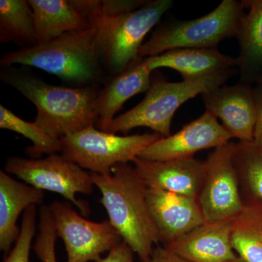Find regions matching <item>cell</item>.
Wrapping results in <instances>:
<instances>
[{
	"label": "cell",
	"instance_id": "6da1fadb",
	"mask_svg": "<svg viewBox=\"0 0 262 262\" xmlns=\"http://www.w3.org/2000/svg\"><path fill=\"white\" fill-rule=\"evenodd\" d=\"M91 175L110 223L141 262L146 261L161 238L148 205V188L134 165H119L110 174Z\"/></svg>",
	"mask_w": 262,
	"mask_h": 262
},
{
	"label": "cell",
	"instance_id": "7a4b0ae2",
	"mask_svg": "<svg viewBox=\"0 0 262 262\" xmlns=\"http://www.w3.org/2000/svg\"><path fill=\"white\" fill-rule=\"evenodd\" d=\"M2 79L35 105L34 122L53 137L61 139L97 123L96 90L53 85L15 70L3 72Z\"/></svg>",
	"mask_w": 262,
	"mask_h": 262
},
{
	"label": "cell",
	"instance_id": "3957f363",
	"mask_svg": "<svg viewBox=\"0 0 262 262\" xmlns=\"http://www.w3.org/2000/svg\"><path fill=\"white\" fill-rule=\"evenodd\" d=\"M98 24L86 30L67 33L32 47L5 53L0 64L5 68L21 64L35 67L74 83L97 80L102 73Z\"/></svg>",
	"mask_w": 262,
	"mask_h": 262
},
{
	"label": "cell",
	"instance_id": "277c9868",
	"mask_svg": "<svg viewBox=\"0 0 262 262\" xmlns=\"http://www.w3.org/2000/svg\"><path fill=\"white\" fill-rule=\"evenodd\" d=\"M238 68L225 71L194 80L170 82L163 78L151 80L145 97L126 113L113 119L105 132L126 134L136 127H149L161 137L170 134L176 112L189 99L224 85L238 72Z\"/></svg>",
	"mask_w": 262,
	"mask_h": 262
},
{
	"label": "cell",
	"instance_id": "5b68a950",
	"mask_svg": "<svg viewBox=\"0 0 262 262\" xmlns=\"http://www.w3.org/2000/svg\"><path fill=\"white\" fill-rule=\"evenodd\" d=\"M246 13L244 1L223 0L211 13L188 20H171L155 29L139 51V58L180 48H213L237 37Z\"/></svg>",
	"mask_w": 262,
	"mask_h": 262
},
{
	"label": "cell",
	"instance_id": "8992f818",
	"mask_svg": "<svg viewBox=\"0 0 262 262\" xmlns=\"http://www.w3.org/2000/svg\"><path fill=\"white\" fill-rule=\"evenodd\" d=\"M173 5L172 0H149L139 9L98 22L101 63L110 73L117 75L139 59L146 36Z\"/></svg>",
	"mask_w": 262,
	"mask_h": 262
},
{
	"label": "cell",
	"instance_id": "52a82bcc",
	"mask_svg": "<svg viewBox=\"0 0 262 262\" xmlns=\"http://www.w3.org/2000/svg\"><path fill=\"white\" fill-rule=\"evenodd\" d=\"M160 138L156 133L119 136L91 125L62 137L61 153L91 173L110 174L117 165L132 163L143 149Z\"/></svg>",
	"mask_w": 262,
	"mask_h": 262
},
{
	"label": "cell",
	"instance_id": "ba28073f",
	"mask_svg": "<svg viewBox=\"0 0 262 262\" xmlns=\"http://www.w3.org/2000/svg\"><path fill=\"white\" fill-rule=\"evenodd\" d=\"M5 170L36 189L61 194L73 203L84 216L91 213L89 203L76 198L77 193L93 192L94 184L91 173L63 155L55 153L44 159L10 157L5 163Z\"/></svg>",
	"mask_w": 262,
	"mask_h": 262
},
{
	"label": "cell",
	"instance_id": "9c48e42d",
	"mask_svg": "<svg viewBox=\"0 0 262 262\" xmlns=\"http://www.w3.org/2000/svg\"><path fill=\"white\" fill-rule=\"evenodd\" d=\"M48 208L57 235L65 245L67 262L98 261L123 241L110 221L87 220L70 203L54 201Z\"/></svg>",
	"mask_w": 262,
	"mask_h": 262
},
{
	"label": "cell",
	"instance_id": "30bf717a",
	"mask_svg": "<svg viewBox=\"0 0 262 262\" xmlns=\"http://www.w3.org/2000/svg\"><path fill=\"white\" fill-rule=\"evenodd\" d=\"M234 143L215 148L206 161L198 196L205 222L233 220L244 206L234 163Z\"/></svg>",
	"mask_w": 262,
	"mask_h": 262
},
{
	"label": "cell",
	"instance_id": "8fae6325",
	"mask_svg": "<svg viewBox=\"0 0 262 262\" xmlns=\"http://www.w3.org/2000/svg\"><path fill=\"white\" fill-rule=\"evenodd\" d=\"M231 139L216 117L206 110L199 118L184 125L178 132L150 144L138 158L157 161L192 158L198 151L215 149L230 142Z\"/></svg>",
	"mask_w": 262,
	"mask_h": 262
},
{
	"label": "cell",
	"instance_id": "7c38bea8",
	"mask_svg": "<svg viewBox=\"0 0 262 262\" xmlns=\"http://www.w3.org/2000/svg\"><path fill=\"white\" fill-rule=\"evenodd\" d=\"M252 85L239 83L222 85L201 95L206 110L222 122L232 139L253 141L256 107Z\"/></svg>",
	"mask_w": 262,
	"mask_h": 262
},
{
	"label": "cell",
	"instance_id": "4fadbf2b",
	"mask_svg": "<svg viewBox=\"0 0 262 262\" xmlns=\"http://www.w3.org/2000/svg\"><path fill=\"white\" fill-rule=\"evenodd\" d=\"M136 173L151 189H159L198 198L204 182L205 161L192 158L147 160L136 158L132 162Z\"/></svg>",
	"mask_w": 262,
	"mask_h": 262
},
{
	"label": "cell",
	"instance_id": "5bb4252c",
	"mask_svg": "<svg viewBox=\"0 0 262 262\" xmlns=\"http://www.w3.org/2000/svg\"><path fill=\"white\" fill-rule=\"evenodd\" d=\"M146 196L161 242L165 246L205 222L198 198L151 188H148Z\"/></svg>",
	"mask_w": 262,
	"mask_h": 262
},
{
	"label": "cell",
	"instance_id": "9a60e30c",
	"mask_svg": "<svg viewBox=\"0 0 262 262\" xmlns=\"http://www.w3.org/2000/svg\"><path fill=\"white\" fill-rule=\"evenodd\" d=\"M232 220L204 222L165 247L189 262L230 261L237 256L231 237Z\"/></svg>",
	"mask_w": 262,
	"mask_h": 262
},
{
	"label": "cell",
	"instance_id": "2e32d148",
	"mask_svg": "<svg viewBox=\"0 0 262 262\" xmlns=\"http://www.w3.org/2000/svg\"><path fill=\"white\" fill-rule=\"evenodd\" d=\"M151 72L159 68L177 71L183 80H194L237 68V58L221 53L217 48H180L144 58Z\"/></svg>",
	"mask_w": 262,
	"mask_h": 262
},
{
	"label": "cell",
	"instance_id": "e0dca14e",
	"mask_svg": "<svg viewBox=\"0 0 262 262\" xmlns=\"http://www.w3.org/2000/svg\"><path fill=\"white\" fill-rule=\"evenodd\" d=\"M151 71L144 58H139L122 72L114 76L98 92L96 111L98 128L105 131L127 100L147 92L151 84Z\"/></svg>",
	"mask_w": 262,
	"mask_h": 262
},
{
	"label": "cell",
	"instance_id": "ac0fdd59",
	"mask_svg": "<svg viewBox=\"0 0 262 262\" xmlns=\"http://www.w3.org/2000/svg\"><path fill=\"white\" fill-rule=\"evenodd\" d=\"M44 191L15 180L0 170V249L5 253L16 242L20 229L17 226L19 215L32 205L40 204Z\"/></svg>",
	"mask_w": 262,
	"mask_h": 262
},
{
	"label": "cell",
	"instance_id": "d6986e66",
	"mask_svg": "<svg viewBox=\"0 0 262 262\" xmlns=\"http://www.w3.org/2000/svg\"><path fill=\"white\" fill-rule=\"evenodd\" d=\"M248 13L239 24L237 68L239 82L252 84L262 75V0H244Z\"/></svg>",
	"mask_w": 262,
	"mask_h": 262
},
{
	"label": "cell",
	"instance_id": "ffe728a7",
	"mask_svg": "<svg viewBox=\"0 0 262 262\" xmlns=\"http://www.w3.org/2000/svg\"><path fill=\"white\" fill-rule=\"evenodd\" d=\"M34 12L37 43L46 42L67 33L91 28L85 20L67 0H29Z\"/></svg>",
	"mask_w": 262,
	"mask_h": 262
},
{
	"label": "cell",
	"instance_id": "44dd1931",
	"mask_svg": "<svg viewBox=\"0 0 262 262\" xmlns=\"http://www.w3.org/2000/svg\"><path fill=\"white\" fill-rule=\"evenodd\" d=\"M234 251L247 262H262V203H245L232 220Z\"/></svg>",
	"mask_w": 262,
	"mask_h": 262
},
{
	"label": "cell",
	"instance_id": "7402d4cb",
	"mask_svg": "<svg viewBox=\"0 0 262 262\" xmlns=\"http://www.w3.org/2000/svg\"><path fill=\"white\" fill-rule=\"evenodd\" d=\"M0 41L21 48L37 44L34 12L26 0L0 1Z\"/></svg>",
	"mask_w": 262,
	"mask_h": 262
},
{
	"label": "cell",
	"instance_id": "603a6c76",
	"mask_svg": "<svg viewBox=\"0 0 262 262\" xmlns=\"http://www.w3.org/2000/svg\"><path fill=\"white\" fill-rule=\"evenodd\" d=\"M234 163L245 203H262V146L234 143Z\"/></svg>",
	"mask_w": 262,
	"mask_h": 262
},
{
	"label": "cell",
	"instance_id": "cb8c5ba5",
	"mask_svg": "<svg viewBox=\"0 0 262 262\" xmlns=\"http://www.w3.org/2000/svg\"><path fill=\"white\" fill-rule=\"evenodd\" d=\"M0 127L18 133L32 141L33 145L26 149V153L32 159H38L43 154L50 155L62 151L61 139L53 137L35 122L20 118L3 105L0 106Z\"/></svg>",
	"mask_w": 262,
	"mask_h": 262
},
{
	"label": "cell",
	"instance_id": "d4e9b609",
	"mask_svg": "<svg viewBox=\"0 0 262 262\" xmlns=\"http://www.w3.org/2000/svg\"><path fill=\"white\" fill-rule=\"evenodd\" d=\"M39 231L34 251L41 262H57L56 241L57 233L48 206H42L39 212Z\"/></svg>",
	"mask_w": 262,
	"mask_h": 262
},
{
	"label": "cell",
	"instance_id": "484cf974",
	"mask_svg": "<svg viewBox=\"0 0 262 262\" xmlns=\"http://www.w3.org/2000/svg\"><path fill=\"white\" fill-rule=\"evenodd\" d=\"M36 218L37 208L36 205H32L24 212L18 239L14 248L3 262H29V253L32 248V239L37 229Z\"/></svg>",
	"mask_w": 262,
	"mask_h": 262
},
{
	"label": "cell",
	"instance_id": "4316f807",
	"mask_svg": "<svg viewBox=\"0 0 262 262\" xmlns=\"http://www.w3.org/2000/svg\"><path fill=\"white\" fill-rule=\"evenodd\" d=\"M146 2L145 0H103L101 1V20L139 9L145 5Z\"/></svg>",
	"mask_w": 262,
	"mask_h": 262
},
{
	"label": "cell",
	"instance_id": "83f0119b",
	"mask_svg": "<svg viewBox=\"0 0 262 262\" xmlns=\"http://www.w3.org/2000/svg\"><path fill=\"white\" fill-rule=\"evenodd\" d=\"M134 251L126 243L122 241L112 249L105 258L95 262H134Z\"/></svg>",
	"mask_w": 262,
	"mask_h": 262
},
{
	"label": "cell",
	"instance_id": "f1b7e54d",
	"mask_svg": "<svg viewBox=\"0 0 262 262\" xmlns=\"http://www.w3.org/2000/svg\"><path fill=\"white\" fill-rule=\"evenodd\" d=\"M256 107V119L255 124L253 142L262 146V89L258 86L253 89Z\"/></svg>",
	"mask_w": 262,
	"mask_h": 262
},
{
	"label": "cell",
	"instance_id": "f546056e",
	"mask_svg": "<svg viewBox=\"0 0 262 262\" xmlns=\"http://www.w3.org/2000/svg\"><path fill=\"white\" fill-rule=\"evenodd\" d=\"M143 262H189L167 247L155 248L150 257Z\"/></svg>",
	"mask_w": 262,
	"mask_h": 262
},
{
	"label": "cell",
	"instance_id": "4dcf8cb0",
	"mask_svg": "<svg viewBox=\"0 0 262 262\" xmlns=\"http://www.w3.org/2000/svg\"><path fill=\"white\" fill-rule=\"evenodd\" d=\"M227 262H247L246 260H244V258H241V256H236L235 258H233V259L230 260V261Z\"/></svg>",
	"mask_w": 262,
	"mask_h": 262
},
{
	"label": "cell",
	"instance_id": "1f68e13d",
	"mask_svg": "<svg viewBox=\"0 0 262 262\" xmlns=\"http://www.w3.org/2000/svg\"><path fill=\"white\" fill-rule=\"evenodd\" d=\"M256 86L262 89V75L258 77L257 80L256 81Z\"/></svg>",
	"mask_w": 262,
	"mask_h": 262
}]
</instances>
